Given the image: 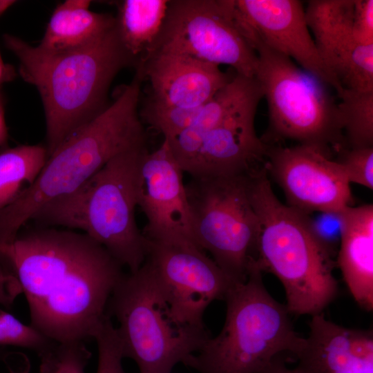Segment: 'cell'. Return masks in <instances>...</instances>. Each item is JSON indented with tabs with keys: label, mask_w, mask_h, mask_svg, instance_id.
Wrapping results in <instances>:
<instances>
[{
	"label": "cell",
	"mask_w": 373,
	"mask_h": 373,
	"mask_svg": "<svg viewBox=\"0 0 373 373\" xmlns=\"http://www.w3.org/2000/svg\"><path fill=\"white\" fill-rule=\"evenodd\" d=\"M24 294L30 325L59 343L93 338L123 266L84 233L41 228L0 243Z\"/></svg>",
	"instance_id": "obj_1"
},
{
	"label": "cell",
	"mask_w": 373,
	"mask_h": 373,
	"mask_svg": "<svg viewBox=\"0 0 373 373\" xmlns=\"http://www.w3.org/2000/svg\"><path fill=\"white\" fill-rule=\"evenodd\" d=\"M3 41L19 60L21 77L40 95L48 157L108 106V92L117 74L135 68L115 25L93 42L64 52H48L8 34Z\"/></svg>",
	"instance_id": "obj_2"
},
{
	"label": "cell",
	"mask_w": 373,
	"mask_h": 373,
	"mask_svg": "<svg viewBox=\"0 0 373 373\" xmlns=\"http://www.w3.org/2000/svg\"><path fill=\"white\" fill-rule=\"evenodd\" d=\"M142 82L135 75L113 102L48 156L33 183L0 210V243L12 241L42 207L75 191L115 156L146 146L138 112Z\"/></svg>",
	"instance_id": "obj_3"
},
{
	"label": "cell",
	"mask_w": 373,
	"mask_h": 373,
	"mask_svg": "<svg viewBox=\"0 0 373 373\" xmlns=\"http://www.w3.org/2000/svg\"><path fill=\"white\" fill-rule=\"evenodd\" d=\"M249 193L259 219L256 265L281 283L291 314L323 312L338 294L334 256L312 232L306 214L276 196L264 165L251 172Z\"/></svg>",
	"instance_id": "obj_4"
},
{
	"label": "cell",
	"mask_w": 373,
	"mask_h": 373,
	"mask_svg": "<svg viewBox=\"0 0 373 373\" xmlns=\"http://www.w3.org/2000/svg\"><path fill=\"white\" fill-rule=\"evenodd\" d=\"M146 150L143 146L115 156L75 191L42 207L32 220L79 229L129 272L136 271L146 259L149 245L135 216L138 169Z\"/></svg>",
	"instance_id": "obj_5"
},
{
	"label": "cell",
	"mask_w": 373,
	"mask_h": 373,
	"mask_svg": "<svg viewBox=\"0 0 373 373\" xmlns=\"http://www.w3.org/2000/svg\"><path fill=\"white\" fill-rule=\"evenodd\" d=\"M224 300L221 331L184 365L199 373H258L278 354L300 351L305 337L295 330L286 305L269 293L256 265L245 282L233 285Z\"/></svg>",
	"instance_id": "obj_6"
},
{
	"label": "cell",
	"mask_w": 373,
	"mask_h": 373,
	"mask_svg": "<svg viewBox=\"0 0 373 373\" xmlns=\"http://www.w3.org/2000/svg\"><path fill=\"white\" fill-rule=\"evenodd\" d=\"M106 314L117 320L124 357L132 359L140 373H171L211 336L206 327L176 318L146 261L136 271L124 274L108 300Z\"/></svg>",
	"instance_id": "obj_7"
},
{
	"label": "cell",
	"mask_w": 373,
	"mask_h": 373,
	"mask_svg": "<svg viewBox=\"0 0 373 373\" xmlns=\"http://www.w3.org/2000/svg\"><path fill=\"white\" fill-rule=\"evenodd\" d=\"M255 79L268 106L269 137L292 140L331 157L346 148L337 103L324 84L260 43Z\"/></svg>",
	"instance_id": "obj_8"
},
{
	"label": "cell",
	"mask_w": 373,
	"mask_h": 373,
	"mask_svg": "<svg viewBox=\"0 0 373 373\" xmlns=\"http://www.w3.org/2000/svg\"><path fill=\"white\" fill-rule=\"evenodd\" d=\"M251 172L192 178L185 184L195 244L236 283L247 280L256 259L259 219L250 198Z\"/></svg>",
	"instance_id": "obj_9"
},
{
	"label": "cell",
	"mask_w": 373,
	"mask_h": 373,
	"mask_svg": "<svg viewBox=\"0 0 373 373\" xmlns=\"http://www.w3.org/2000/svg\"><path fill=\"white\" fill-rule=\"evenodd\" d=\"M153 52L227 65L247 77H254L258 66L257 54L238 28L229 0H170L160 33L146 55Z\"/></svg>",
	"instance_id": "obj_10"
},
{
	"label": "cell",
	"mask_w": 373,
	"mask_h": 373,
	"mask_svg": "<svg viewBox=\"0 0 373 373\" xmlns=\"http://www.w3.org/2000/svg\"><path fill=\"white\" fill-rule=\"evenodd\" d=\"M261 98L255 99L219 126L202 133L185 129L165 139L184 173L193 178L248 173L262 165L267 144L255 130Z\"/></svg>",
	"instance_id": "obj_11"
},
{
	"label": "cell",
	"mask_w": 373,
	"mask_h": 373,
	"mask_svg": "<svg viewBox=\"0 0 373 373\" xmlns=\"http://www.w3.org/2000/svg\"><path fill=\"white\" fill-rule=\"evenodd\" d=\"M149 242L145 261L173 313L182 323L204 327L207 307L216 300H224L236 283L196 246Z\"/></svg>",
	"instance_id": "obj_12"
},
{
	"label": "cell",
	"mask_w": 373,
	"mask_h": 373,
	"mask_svg": "<svg viewBox=\"0 0 373 373\" xmlns=\"http://www.w3.org/2000/svg\"><path fill=\"white\" fill-rule=\"evenodd\" d=\"M234 21L249 46L260 43L298 64L337 95L342 86L326 68L297 0H229Z\"/></svg>",
	"instance_id": "obj_13"
},
{
	"label": "cell",
	"mask_w": 373,
	"mask_h": 373,
	"mask_svg": "<svg viewBox=\"0 0 373 373\" xmlns=\"http://www.w3.org/2000/svg\"><path fill=\"white\" fill-rule=\"evenodd\" d=\"M264 166L283 189L287 205L297 211L339 212L352 206L342 166L315 148L267 145Z\"/></svg>",
	"instance_id": "obj_14"
},
{
	"label": "cell",
	"mask_w": 373,
	"mask_h": 373,
	"mask_svg": "<svg viewBox=\"0 0 373 373\" xmlns=\"http://www.w3.org/2000/svg\"><path fill=\"white\" fill-rule=\"evenodd\" d=\"M183 173L164 139L158 149L142 155L137 202L146 218L142 233L149 241L198 247Z\"/></svg>",
	"instance_id": "obj_15"
},
{
	"label": "cell",
	"mask_w": 373,
	"mask_h": 373,
	"mask_svg": "<svg viewBox=\"0 0 373 373\" xmlns=\"http://www.w3.org/2000/svg\"><path fill=\"white\" fill-rule=\"evenodd\" d=\"M354 0H312L305 17L319 56L344 88L373 90V44L356 42Z\"/></svg>",
	"instance_id": "obj_16"
},
{
	"label": "cell",
	"mask_w": 373,
	"mask_h": 373,
	"mask_svg": "<svg viewBox=\"0 0 373 373\" xmlns=\"http://www.w3.org/2000/svg\"><path fill=\"white\" fill-rule=\"evenodd\" d=\"M135 70L150 82V100L183 108L204 105L232 78L217 65L166 52L149 54Z\"/></svg>",
	"instance_id": "obj_17"
},
{
	"label": "cell",
	"mask_w": 373,
	"mask_h": 373,
	"mask_svg": "<svg viewBox=\"0 0 373 373\" xmlns=\"http://www.w3.org/2000/svg\"><path fill=\"white\" fill-rule=\"evenodd\" d=\"M296 356L302 373H372V331L341 326L321 312L312 316Z\"/></svg>",
	"instance_id": "obj_18"
},
{
	"label": "cell",
	"mask_w": 373,
	"mask_h": 373,
	"mask_svg": "<svg viewBox=\"0 0 373 373\" xmlns=\"http://www.w3.org/2000/svg\"><path fill=\"white\" fill-rule=\"evenodd\" d=\"M337 265L355 301L373 309V205L350 206L342 211Z\"/></svg>",
	"instance_id": "obj_19"
},
{
	"label": "cell",
	"mask_w": 373,
	"mask_h": 373,
	"mask_svg": "<svg viewBox=\"0 0 373 373\" xmlns=\"http://www.w3.org/2000/svg\"><path fill=\"white\" fill-rule=\"evenodd\" d=\"M88 0H66L54 10L38 46L48 52H64L85 46L115 25L114 16L90 10Z\"/></svg>",
	"instance_id": "obj_20"
},
{
	"label": "cell",
	"mask_w": 373,
	"mask_h": 373,
	"mask_svg": "<svg viewBox=\"0 0 373 373\" xmlns=\"http://www.w3.org/2000/svg\"><path fill=\"white\" fill-rule=\"evenodd\" d=\"M169 0H124L117 2L115 28L124 49L135 63L151 51L162 30Z\"/></svg>",
	"instance_id": "obj_21"
},
{
	"label": "cell",
	"mask_w": 373,
	"mask_h": 373,
	"mask_svg": "<svg viewBox=\"0 0 373 373\" xmlns=\"http://www.w3.org/2000/svg\"><path fill=\"white\" fill-rule=\"evenodd\" d=\"M47 159L41 145H19L0 153V210L33 183Z\"/></svg>",
	"instance_id": "obj_22"
},
{
	"label": "cell",
	"mask_w": 373,
	"mask_h": 373,
	"mask_svg": "<svg viewBox=\"0 0 373 373\" xmlns=\"http://www.w3.org/2000/svg\"><path fill=\"white\" fill-rule=\"evenodd\" d=\"M337 95L346 146L348 149L373 147V91L343 88Z\"/></svg>",
	"instance_id": "obj_23"
},
{
	"label": "cell",
	"mask_w": 373,
	"mask_h": 373,
	"mask_svg": "<svg viewBox=\"0 0 373 373\" xmlns=\"http://www.w3.org/2000/svg\"><path fill=\"white\" fill-rule=\"evenodd\" d=\"M57 343L30 325L0 309V347L14 346L32 350L39 356L54 348Z\"/></svg>",
	"instance_id": "obj_24"
},
{
	"label": "cell",
	"mask_w": 373,
	"mask_h": 373,
	"mask_svg": "<svg viewBox=\"0 0 373 373\" xmlns=\"http://www.w3.org/2000/svg\"><path fill=\"white\" fill-rule=\"evenodd\" d=\"M202 106L183 108L160 104L149 99L140 117L162 133L164 138H169L189 128Z\"/></svg>",
	"instance_id": "obj_25"
},
{
	"label": "cell",
	"mask_w": 373,
	"mask_h": 373,
	"mask_svg": "<svg viewBox=\"0 0 373 373\" xmlns=\"http://www.w3.org/2000/svg\"><path fill=\"white\" fill-rule=\"evenodd\" d=\"M91 352L83 341L57 343L39 356L40 370L44 373H85Z\"/></svg>",
	"instance_id": "obj_26"
},
{
	"label": "cell",
	"mask_w": 373,
	"mask_h": 373,
	"mask_svg": "<svg viewBox=\"0 0 373 373\" xmlns=\"http://www.w3.org/2000/svg\"><path fill=\"white\" fill-rule=\"evenodd\" d=\"M98 350L96 373H127L122 365L124 358L120 340L112 319L104 316L93 336Z\"/></svg>",
	"instance_id": "obj_27"
},
{
	"label": "cell",
	"mask_w": 373,
	"mask_h": 373,
	"mask_svg": "<svg viewBox=\"0 0 373 373\" xmlns=\"http://www.w3.org/2000/svg\"><path fill=\"white\" fill-rule=\"evenodd\" d=\"M337 161L343 167L348 182L373 189V147L345 148Z\"/></svg>",
	"instance_id": "obj_28"
},
{
	"label": "cell",
	"mask_w": 373,
	"mask_h": 373,
	"mask_svg": "<svg viewBox=\"0 0 373 373\" xmlns=\"http://www.w3.org/2000/svg\"><path fill=\"white\" fill-rule=\"evenodd\" d=\"M342 211L305 213L312 232L333 256L338 251L340 244L343 228Z\"/></svg>",
	"instance_id": "obj_29"
},
{
	"label": "cell",
	"mask_w": 373,
	"mask_h": 373,
	"mask_svg": "<svg viewBox=\"0 0 373 373\" xmlns=\"http://www.w3.org/2000/svg\"><path fill=\"white\" fill-rule=\"evenodd\" d=\"M352 34L358 44H373L372 0H354Z\"/></svg>",
	"instance_id": "obj_30"
},
{
	"label": "cell",
	"mask_w": 373,
	"mask_h": 373,
	"mask_svg": "<svg viewBox=\"0 0 373 373\" xmlns=\"http://www.w3.org/2000/svg\"><path fill=\"white\" fill-rule=\"evenodd\" d=\"M21 292L16 277L6 266L0 263V302L10 305Z\"/></svg>",
	"instance_id": "obj_31"
},
{
	"label": "cell",
	"mask_w": 373,
	"mask_h": 373,
	"mask_svg": "<svg viewBox=\"0 0 373 373\" xmlns=\"http://www.w3.org/2000/svg\"><path fill=\"white\" fill-rule=\"evenodd\" d=\"M258 373H302L296 367L289 368L282 361L275 357L269 365Z\"/></svg>",
	"instance_id": "obj_32"
},
{
	"label": "cell",
	"mask_w": 373,
	"mask_h": 373,
	"mask_svg": "<svg viewBox=\"0 0 373 373\" xmlns=\"http://www.w3.org/2000/svg\"><path fill=\"white\" fill-rule=\"evenodd\" d=\"M16 75L15 68L4 63L0 53V88L4 83L13 80Z\"/></svg>",
	"instance_id": "obj_33"
},
{
	"label": "cell",
	"mask_w": 373,
	"mask_h": 373,
	"mask_svg": "<svg viewBox=\"0 0 373 373\" xmlns=\"http://www.w3.org/2000/svg\"><path fill=\"white\" fill-rule=\"evenodd\" d=\"M8 138V128L5 122L3 104L0 93V146L7 143Z\"/></svg>",
	"instance_id": "obj_34"
},
{
	"label": "cell",
	"mask_w": 373,
	"mask_h": 373,
	"mask_svg": "<svg viewBox=\"0 0 373 373\" xmlns=\"http://www.w3.org/2000/svg\"><path fill=\"white\" fill-rule=\"evenodd\" d=\"M15 2L14 1L0 0V16Z\"/></svg>",
	"instance_id": "obj_35"
},
{
	"label": "cell",
	"mask_w": 373,
	"mask_h": 373,
	"mask_svg": "<svg viewBox=\"0 0 373 373\" xmlns=\"http://www.w3.org/2000/svg\"><path fill=\"white\" fill-rule=\"evenodd\" d=\"M6 356V352L3 347H0V361H3Z\"/></svg>",
	"instance_id": "obj_36"
},
{
	"label": "cell",
	"mask_w": 373,
	"mask_h": 373,
	"mask_svg": "<svg viewBox=\"0 0 373 373\" xmlns=\"http://www.w3.org/2000/svg\"><path fill=\"white\" fill-rule=\"evenodd\" d=\"M0 373H1V372H0ZM39 373H44V372H41V371H39Z\"/></svg>",
	"instance_id": "obj_37"
}]
</instances>
